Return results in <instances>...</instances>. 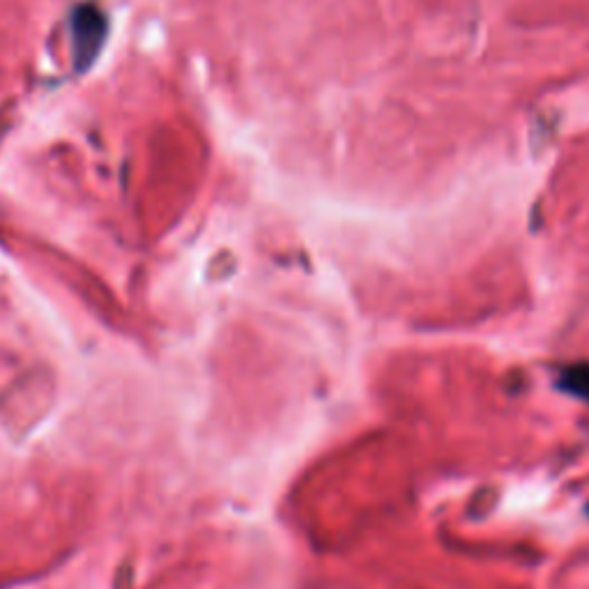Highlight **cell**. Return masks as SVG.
Returning a JSON list of instances; mask_svg holds the SVG:
<instances>
[{
  "label": "cell",
  "mask_w": 589,
  "mask_h": 589,
  "mask_svg": "<svg viewBox=\"0 0 589 589\" xmlns=\"http://www.w3.org/2000/svg\"><path fill=\"white\" fill-rule=\"evenodd\" d=\"M559 385L564 391L589 403V364H576L564 370Z\"/></svg>",
  "instance_id": "cell-1"
}]
</instances>
